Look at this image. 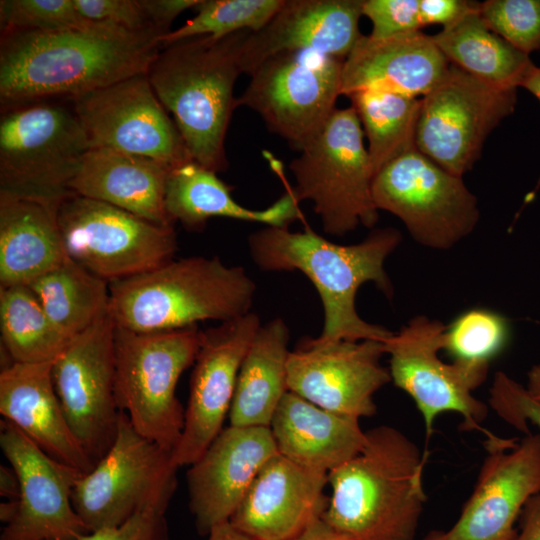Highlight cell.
Returning <instances> with one entry per match:
<instances>
[{"mask_svg": "<svg viewBox=\"0 0 540 540\" xmlns=\"http://www.w3.org/2000/svg\"><path fill=\"white\" fill-rule=\"evenodd\" d=\"M478 6L479 2L468 0H419V18L422 28L435 24L447 28Z\"/></svg>", "mask_w": 540, "mask_h": 540, "instance_id": "cell-43", "label": "cell"}, {"mask_svg": "<svg viewBox=\"0 0 540 540\" xmlns=\"http://www.w3.org/2000/svg\"><path fill=\"white\" fill-rule=\"evenodd\" d=\"M270 430L280 455L325 475L356 456L367 440L358 418L326 410L290 391L277 407Z\"/></svg>", "mask_w": 540, "mask_h": 540, "instance_id": "cell-26", "label": "cell"}, {"mask_svg": "<svg viewBox=\"0 0 540 540\" xmlns=\"http://www.w3.org/2000/svg\"><path fill=\"white\" fill-rule=\"evenodd\" d=\"M510 336L507 319L487 308H472L446 326L443 350L453 362L489 371V366L506 347Z\"/></svg>", "mask_w": 540, "mask_h": 540, "instance_id": "cell-36", "label": "cell"}, {"mask_svg": "<svg viewBox=\"0 0 540 540\" xmlns=\"http://www.w3.org/2000/svg\"><path fill=\"white\" fill-rule=\"evenodd\" d=\"M28 286L49 318L70 339L108 314L109 283L71 258Z\"/></svg>", "mask_w": 540, "mask_h": 540, "instance_id": "cell-32", "label": "cell"}, {"mask_svg": "<svg viewBox=\"0 0 540 540\" xmlns=\"http://www.w3.org/2000/svg\"><path fill=\"white\" fill-rule=\"evenodd\" d=\"M207 540H251L237 531L230 522L214 527L207 535Z\"/></svg>", "mask_w": 540, "mask_h": 540, "instance_id": "cell-49", "label": "cell"}, {"mask_svg": "<svg viewBox=\"0 0 540 540\" xmlns=\"http://www.w3.org/2000/svg\"><path fill=\"white\" fill-rule=\"evenodd\" d=\"M449 66L432 36L422 31L387 38L362 35L343 62L341 94L376 88L423 97Z\"/></svg>", "mask_w": 540, "mask_h": 540, "instance_id": "cell-24", "label": "cell"}, {"mask_svg": "<svg viewBox=\"0 0 540 540\" xmlns=\"http://www.w3.org/2000/svg\"><path fill=\"white\" fill-rule=\"evenodd\" d=\"M366 437L356 456L328 474L322 518L352 540H414L427 501L426 454L388 425Z\"/></svg>", "mask_w": 540, "mask_h": 540, "instance_id": "cell-3", "label": "cell"}, {"mask_svg": "<svg viewBox=\"0 0 540 540\" xmlns=\"http://www.w3.org/2000/svg\"><path fill=\"white\" fill-rule=\"evenodd\" d=\"M362 14L371 24L373 38L421 31L419 0H363Z\"/></svg>", "mask_w": 540, "mask_h": 540, "instance_id": "cell-40", "label": "cell"}, {"mask_svg": "<svg viewBox=\"0 0 540 540\" xmlns=\"http://www.w3.org/2000/svg\"><path fill=\"white\" fill-rule=\"evenodd\" d=\"M0 446L20 485L17 510L0 540H78L89 533L71 500L83 473L46 454L7 420L0 424Z\"/></svg>", "mask_w": 540, "mask_h": 540, "instance_id": "cell-20", "label": "cell"}, {"mask_svg": "<svg viewBox=\"0 0 540 540\" xmlns=\"http://www.w3.org/2000/svg\"><path fill=\"white\" fill-rule=\"evenodd\" d=\"M247 32L163 46L146 72L157 98L172 113L191 159L216 173L228 167L224 143L238 107L233 90L243 73L241 46Z\"/></svg>", "mask_w": 540, "mask_h": 540, "instance_id": "cell-4", "label": "cell"}, {"mask_svg": "<svg viewBox=\"0 0 540 540\" xmlns=\"http://www.w3.org/2000/svg\"><path fill=\"white\" fill-rule=\"evenodd\" d=\"M0 493L8 500H17L20 494L18 477L13 468L1 465L0 468Z\"/></svg>", "mask_w": 540, "mask_h": 540, "instance_id": "cell-47", "label": "cell"}, {"mask_svg": "<svg viewBox=\"0 0 540 540\" xmlns=\"http://www.w3.org/2000/svg\"><path fill=\"white\" fill-rule=\"evenodd\" d=\"M200 336L197 326L159 332L115 326L117 406L141 435L172 453L185 421L176 386L195 361Z\"/></svg>", "mask_w": 540, "mask_h": 540, "instance_id": "cell-7", "label": "cell"}, {"mask_svg": "<svg viewBox=\"0 0 540 540\" xmlns=\"http://www.w3.org/2000/svg\"><path fill=\"white\" fill-rule=\"evenodd\" d=\"M52 362H11L0 373V413L46 454L85 474L94 463L74 436L51 375Z\"/></svg>", "mask_w": 540, "mask_h": 540, "instance_id": "cell-25", "label": "cell"}, {"mask_svg": "<svg viewBox=\"0 0 540 540\" xmlns=\"http://www.w3.org/2000/svg\"><path fill=\"white\" fill-rule=\"evenodd\" d=\"M69 258L56 209L0 197V287L28 286Z\"/></svg>", "mask_w": 540, "mask_h": 540, "instance_id": "cell-29", "label": "cell"}, {"mask_svg": "<svg viewBox=\"0 0 540 540\" xmlns=\"http://www.w3.org/2000/svg\"><path fill=\"white\" fill-rule=\"evenodd\" d=\"M165 510L149 507L123 524L82 535L78 540H168Z\"/></svg>", "mask_w": 540, "mask_h": 540, "instance_id": "cell-42", "label": "cell"}, {"mask_svg": "<svg viewBox=\"0 0 540 540\" xmlns=\"http://www.w3.org/2000/svg\"><path fill=\"white\" fill-rule=\"evenodd\" d=\"M90 148L71 99L1 108L0 197L57 210L74 194L70 182Z\"/></svg>", "mask_w": 540, "mask_h": 540, "instance_id": "cell-6", "label": "cell"}, {"mask_svg": "<svg viewBox=\"0 0 540 540\" xmlns=\"http://www.w3.org/2000/svg\"><path fill=\"white\" fill-rule=\"evenodd\" d=\"M293 540H352L329 525L322 516L315 518Z\"/></svg>", "mask_w": 540, "mask_h": 540, "instance_id": "cell-46", "label": "cell"}, {"mask_svg": "<svg viewBox=\"0 0 540 540\" xmlns=\"http://www.w3.org/2000/svg\"><path fill=\"white\" fill-rule=\"evenodd\" d=\"M71 100L91 148L145 156L171 168L192 160L146 73Z\"/></svg>", "mask_w": 540, "mask_h": 540, "instance_id": "cell-16", "label": "cell"}, {"mask_svg": "<svg viewBox=\"0 0 540 540\" xmlns=\"http://www.w3.org/2000/svg\"><path fill=\"white\" fill-rule=\"evenodd\" d=\"M285 0H200L196 15L161 37V47L180 40L212 36L223 38L240 32L261 30Z\"/></svg>", "mask_w": 540, "mask_h": 540, "instance_id": "cell-35", "label": "cell"}, {"mask_svg": "<svg viewBox=\"0 0 540 540\" xmlns=\"http://www.w3.org/2000/svg\"><path fill=\"white\" fill-rule=\"evenodd\" d=\"M431 36L450 64L500 88L520 87L534 65L529 55L491 31L478 10Z\"/></svg>", "mask_w": 540, "mask_h": 540, "instance_id": "cell-31", "label": "cell"}, {"mask_svg": "<svg viewBox=\"0 0 540 540\" xmlns=\"http://www.w3.org/2000/svg\"><path fill=\"white\" fill-rule=\"evenodd\" d=\"M363 0H285L241 46V67L250 75L265 59L281 52L309 51L345 60L359 38Z\"/></svg>", "mask_w": 540, "mask_h": 540, "instance_id": "cell-22", "label": "cell"}, {"mask_svg": "<svg viewBox=\"0 0 540 540\" xmlns=\"http://www.w3.org/2000/svg\"><path fill=\"white\" fill-rule=\"evenodd\" d=\"M172 168L152 158L91 148L70 182L74 194L102 201L162 226H174L165 209Z\"/></svg>", "mask_w": 540, "mask_h": 540, "instance_id": "cell-27", "label": "cell"}, {"mask_svg": "<svg viewBox=\"0 0 540 540\" xmlns=\"http://www.w3.org/2000/svg\"><path fill=\"white\" fill-rule=\"evenodd\" d=\"M289 329L281 318L261 325L242 362L229 422L239 427H270L287 388Z\"/></svg>", "mask_w": 540, "mask_h": 540, "instance_id": "cell-30", "label": "cell"}, {"mask_svg": "<svg viewBox=\"0 0 540 540\" xmlns=\"http://www.w3.org/2000/svg\"><path fill=\"white\" fill-rule=\"evenodd\" d=\"M109 290L116 327L159 332L241 317L251 312L256 284L241 266L193 256L109 283Z\"/></svg>", "mask_w": 540, "mask_h": 540, "instance_id": "cell-5", "label": "cell"}, {"mask_svg": "<svg viewBox=\"0 0 540 540\" xmlns=\"http://www.w3.org/2000/svg\"><path fill=\"white\" fill-rule=\"evenodd\" d=\"M378 210L397 216L419 244L445 250L469 235L479 221L476 197L463 181L417 149L392 160L374 177Z\"/></svg>", "mask_w": 540, "mask_h": 540, "instance_id": "cell-12", "label": "cell"}, {"mask_svg": "<svg viewBox=\"0 0 540 540\" xmlns=\"http://www.w3.org/2000/svg\"><path fill=\"white\" fill-rule=\"evenodd\" d=\"M478 13L486 26L521 52L540 50V0H486Z\"/></svg>", "mask_w": 540, "mask_h": 540, "instance_id": "cell-37", "label": "cell"}, {"mask_svg": "<svg viewBox=\"0 0 540 540\" xmlns=\"http://www.w3.org/2000/svg\"><path fill=\"white\" fill-rule=\"evenodd\" d=\"M514 540H540V493L530 497L524 505Z\"/></svg>", "mask_w": 540, "mask_h": 540, "instance_id": "cell-45", "label": "cell"}, {"mask_svg": "<svg viewBox=\"0 0 540 540\" xmlns=\"http://www.w3.org/2000/svg\"><path fill=\"white\" fill-rule=\"evenodd\" d=\"M487 454L457 521L422 540H514L515 524L530 497L540 493V433L516 439L487 436Z\"/></svg>", "mask_w": 540, "mask_h": 540, "instance_id": "cell-17", "label": "cell"}, {"mask_svg": "<svg viewBox=\"0 0 540 540\" xmlns=\"http://www.w3.org/2000/svg\"><path fill=\"white\" fill-rule=\"evenodd\" d=\"M527 390L540 401V364L534 365L527 374Z\"/></svg>", "mask_w": 540, "mask_h": 540, "instance_id": "cell-50", "label": "cell"}, {"mask_svg": "<svg viewBox=\"0 0 540 540\" xmlns=\"http://www.w3.org/2000/svg\"><path fill=\"white\" fill-rule=\"evenodd\" d=\"M278 454L270 427L222 429L186 475L197 530L229 522L261 468Z\"/></svg>", "mask_w": 540, "mask_h": 540, "instance_id": "cell-21", "label": "cell"}, {"mask_svg": "<svg viewBox=\"0 0 540 540\" xmlns=\"http://www.w3.org/2000/svg\"><path fill=\"white\" fill-rule=\"evenodd\" d=\"M489 406L502 420L525 435L531 433L530 424L540 430V401L529 393L526 386L502 371L493 378Z\"/></svg>", "mask_w": 540, "mask_h": 540, "instance_id": "cell-39", "label": "cell"}, {"mask_svg": "<svg viewBox=\"0 0 540 540\" xmlns=\"http://www.w3.org/2000/svg\"><path fill=\"white\" fill-rule=\"evenodd\" d=\"M57 222L68 256L108 283L157 268L177 249L174 226L77 194L58 206Z\"/></svg>", "mask_w": 540, "mask_h": 540, "instance_id": "cell-10", "label": "cell"}, {"mask_svg": "<svg viewBox=\"0 0 540 540\" xmlns=\"http://www.w3.org/2000/svg\"><path fill=\"white\" fill-rule=\"evenodd\" d=\"M79 14L92 21L108 22L129 31L159 37L140 0H74Z\"/></svg>", "mask_w": 540, "mask_h": 540, "instance_id": "cell-41", "label": "cell"}, {"mask_svg": "<svg viewBox=\"0 0 540 540\" xmlns=\"http://www.w3.org/2000/svg\"><path fill=\"white\" fill-rule=\"evenodd\" d=\"M343 62L309 51L270 56L250 74L237 106L255 111L271 133L300 151L336 109Z\"/></svg>", "mask_w": 540, "mask_h": 540, "instance_id": "cell-11", "label": "cell"}, {"mask_svg": "<svg viewBox=\"0 0 540 540\" xmlns=\"http://www.w3.org/2000/svg\"><path fill=\"white\" fill-rule=\"evenodd\" d=\"M516 102L517 89L491 85L450 64L441 81L421 97L416 149L463 177L479 159L488 135L514 112Z\"/></svg>", "mask_w": 540, "mask_h": 540, "instance_id": "cell-13", "label": "cell"}, {"mask_svg": "<svg viewBox=\"0 0 540 540\" xmlns=\"http://www.w3.org/2000/svg\"><path fill=\"white\" fill-rule=\"evenodd\" d=\"M400 241V232L392 227L375 229L359 243L342 245L310 228L292 232L289 227L264 226L249 236L248 246L261 270H298L312 282L324 313L323 328L313 338L315 342H384L393 332L363 320L355 301L359 288L367 282L392 297L393 287L384 264Z\"/></svg>", "mask_w": 540, "mask_h": 540, "instance_id": "cell-2", "label": "cell"}, {"mask_svg": "<svg viewBox=\"0 0 540 540\" xmlns=\"http://www.w3.org/2000/svg\"><path fill=\"white\" fill-rule=\"evenodd\" d=\"M384 354L383 341L317 343L309 338L289 353L288 391L334 413L373 416L375 393L391 381L380 362Z\"/></svg>", "mask_w": 540, "mask_h": 540, "instance_id": "cell-19", "label": "cell"}, {"mask_svg": "<svg viewBox=\"0 0 540 540\" xmlns=\"http://www.w3.org/2000/svg\"><path fill=\"white\" fill-rule=\"evenodd\" d=\"M0 330L5 353L16 363L52 362L72 340L26 285L0 287Z\"/></svg>", "mask_w": 540, "mask_h": 540, "instance_id": "cell-34", "label": "cell"}, {"mask_svg": "<svg viewBox=\"0 0 540 540\" xmlns=\"http://www.w3.org/2000/svg\"><path fill=\"white\" fill-rule=\"evenodd\" d=\"M347 97L368 140L375 176L392 160L416 149L421 98L376 88L358 90Z\"/></svg>", "mask_w": 540, "mask_h": 540, "instance_id": "cell-33", "label": "cell"}, {"mask_svg": "<svg viewBox=\"0 0 540 540\" xmlns=\"http://www.w3.org/2000/svg\"><path fill=\"white\" fill-rule=\"evenodd\" d=\"M261 325L251 311L201 331L184 428L172 453L178 468L194 463L221 432L242 362Z\"/></svg>", "mask_w": 540, "mask_h": 540, "instance_id": "cell-18", "label": "cell"}, {"mask_svg": "<svg viewBox=\"0 0 540 540\" xmlns=\"http://www.w3.org/2000/svg\"><path fill=\"white\" fill-rule=\"evenodd\" d=\"M446 325L426 316H416L384 341L389 355V373L394 385L414 401L424 420L427 437L435 419L444 412L463 418L465 430H483L488 405L473 391L488 372L439 357Z\"/></svg>", "mask_w": 540, "mask_h": 540, "instance_id": "cell-14", "label": "cell"}, {"mask_svg": "<svg viewBox=\"0 0 540 540\" xmlns=\"http://www.w3.org/2000/svg\"><path fill=\"white\" fill-rule=\"evenodd\" d=\"M92 22L79 14L74 0L0 1L1 34L81 28Z\"/></svg>", "mask_w": 540, "mask_h": 540, "instance_id": "cell-38", "label": "cell"}, {"mask_svg": "<svg viewBox=\"0 0 540 540\" xmlns=\"http://www.w3.org/2000/svg\"><path fill=\"white\" fill-rule=\"evenodd\" d=\"M177 469L172 452L141 435L120 411L112 446L73 487V507L89 532L117 527L149 507L166 511Z\"/></svg>", "mask_w": 540, "mask_h": 540, "instance_id": "cell-9", "label": "cell"}, {"mask_svg": "<svg viewBox=\"0 0 540 540\" xmlns=\"http://www.w3.org/2000/svg\"><path fill=\"white\" fill-rule=\"evenodd\" d=\"M159 37L93 21L81 28L1 34V108L72 99L146 73Z\"/></svg>", "mask_w": 540, "mask_h": 540, "instance_id": "cell-1", "label": "cell"}, {"mask_svg": "<svg viewBox=\"0 0 540 540\" xmlns=\"http://www.w3.org/2000/svg\"><path fill=\"white\" fill-rule=\"evenodd\" d=\"M327 484L328 475L278 453L261 468L229 522L251 540H293L322 516Z\"/></svg>", "mask_w": 540, "mask_h": 540, "instance_id": "cell-23", "label": "cell"}, {"mask_svg": "<svg viewBox=\"0 0 540 540\" xmlns=\"http://www.w3.org/2000/svg\"><path fill=\"white\" fill-rule=\"evenodd\" d=\"M520 87L533 94L540 101V67L533 65L524 77ZM540 188V176L533 191L526 197L529 201Z\"/></svg>", "mask_w": 540, "mask_h": 540, "instance_id": "cell-48", "label": "cell"}, {"mask_svg": "<svg viewBox=\"0 0 540 540\" xmlns=\"http://www.w3.org/2000/svg\"><path fill=\"white\" fill-rule=\"evenodd\" d=\"M232 189L216 172L190 160L172 168L168 174L166 213L173 224L179 222L191 231L203 230L211 217H226L273 227H289L302 218L299 201L291 189L261 210L249 209L236 202L231 195Z\"/></svg>", "mask_w": 540, "mask_h": 540, "instance_id": "cell-28", "label": "cell"}, {"mask_svg": "<svg viewBox=\"0 0 540 540\" xmlns=\"http://www.w3.org/2000/svg\"><path fill=\"white\" fill-rule=\"evenodd\" d=\"M363 139L354 108H336L289 165L295 178L292 192L299 202H312L329 235L343 236L360 225L371 228L378 220L375 174Z\"/></svg>", "mask_w": 540, "mask_h": 540, "instance_id": "cell-8", "label": "cell"}, {"mask_svg": "<svg viewBox=\"0 0 540 540\" xmlns=\"http://www.w3.org/2000/svg\"><path fill=\"white\" fill-rule=\"evenodd\" d=\"M114 331L108 313L74 337L51 369L67 422L94 465L118 432L121 410L115 397Z\"/></svg>", "mask_w": 540, "mask_h": 540, "instance_id": "cell-15", "label": "cell"}, {"mask_svg": "<svg viewBox=\"0 0 540 540\" xmlns=\"http://www.w3.org/2000/svg\"><path fill=\"white\" fill-rule=\"evenodd\" d=\"M199 2L200 0H140L154 29L161 37L171 31L170 26L179 14L194 8Z\"/></svg>", "mask_w": 540, "mask_h": 540, "instance_id": "cell-44", "label": "cell"}]
</instances>
